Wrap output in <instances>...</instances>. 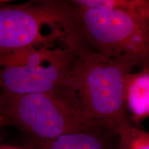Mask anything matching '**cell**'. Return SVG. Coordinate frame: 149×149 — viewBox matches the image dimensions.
<instances>
[{"instance_id":"cell-7","label":"cell","mask_w":149,"mask_h":149,"mask_svg":"<svg viewBox=\"0 0 149 149\" xmlns=\"http://www.w3.org/2000/svg\"><path fill=\"white\" fill-rule=\"evenodd\" d=\"M126 108L132 120L138 124L149 117V69L128 73L124 86Z\"/></svg>"},{"instance_id":"cell-5","label":"cell","mask_w":149,"mask_h":149,"mask_svg":"<svg viewBox=\"0 0 149 149\" xmlns=\"http://www.w3.org/2000/svg\"><path fill=\"white\" fill-rule=\"evenodd\" d=\"M79 51L28 48L0 53L1 93L19 95L61 91Z\"/></svg>"},{"instance_id":"cell-1","label":"cell","mask_w":149,"mask_h":149,"mask_svg":"<svg viewBox=\"0 0 149 149\" xmlns=\"http://www.w3.org/2000/svg\"><path fill=\"white\" fill-rule=\"evenodd\" d=\"M133 68L86 47L76 54L66 84L59 91L87 120L115 133L130 124L124 86Z\"/></svg>"},{"instance_id":"cell-11","label":"cell","mask_w":149,"mask_h":149,"mask_svg":"<svg viewBox=\"0 0 149 149\" xmlns=\"http://www.w3.org/2000/svg\"><path fill=\"white\" fill-rule=\"evenodd\" d=\"M0 149H23L22 148H17V147L11 146H1Z\"/></svg>"},{"instance_id":"cell-2","label":"cell","mask_w":149,"mask_h":149,"mask_svg":"<svg viewBox=\"0 0 149 149\" xmlns=\"http://www.w3.org/2000/svg\"><path fill=\"white\" fill-rule=\"evenodd\" d=\"M73 3L40 1L0 6V53L89 47Z\"/></svg>"},{"instance_id":"cell-8","label":"cell","mask_w":149,"mask_h":149,"mask_svg":"<svg viewBox=\"0 0 149 149\" xmlns=\"http://www.w3.org/2000/svg\"><path fill=\"white\" fill-rule=\"evenodd\" d=\"M72 2L79 8L125 11L149 25V0H76Z\"/></svg>"},{"instance_id":"cell-6","label":"cell","mask_w":149,"mask_h":149,"mask_svg":"<svg viewBox=\"0 0 149 149\" xmlns=\"http://www.w3.org/2000/svg\"><path fill=\"white\" fill-rule=\"evenodd\" d=\"M114 132L95 126L49 140L31 138L23 149H113Z\"/></svg>"},{"instance_id":"cell-9","label":"cell","mask_w":149,"mask_h":149,"mask_svg":"<svg viewBox=\"0 0 149 149\" xmlns=\"http://www.w3.org/2000/svg\"><path fill=\"white\" fill-rule=\"evenodd\" d=\"M117 149H149V132L135 126H125L115 133Z\"/></svg>"},{"instance_id":"cell-10","label":"cell","mask_w":149,"mask_h":149,"mask_svg":"<svg viewBox=\"0 0 149 149\" xmlns=\"http://www.w3.org/2000/svg\"><path fill=\"white\" fill-rule=\"evenodd\" d=\"M7 124H8V122H7L2 117L0 116V129L2 127H3L4 126L7 125Z\"/></svg>"},{"instance_id":"cell-3","label":"cell","mask_w":149,"mask_h":149,"mask_svg":"<svg viewBox=\"0 0 149 149\" xmlns=\"http://www.w3.org/2000/svg\"><path fill=\"white\" fill-rule=\"evenodd\" d=\"M76 8L91 48L132 68L149 69L148 24L117 9Z\"/></svg>"},{"instance_id":"cell-4","label":"cell","mask_w":149,"mask_h":149,"mask_svg":"<svg viewBox=\"0 0 149 149\" xmlns=\"http://www.w3.org/2000/svg\"><path fill=\"white\" fill-rule=\"evenodd\" d=\"M0 116L41 140L100 126L87 120L59 91L19 95L0 93Z\"/></svg>"}]
</instances>
